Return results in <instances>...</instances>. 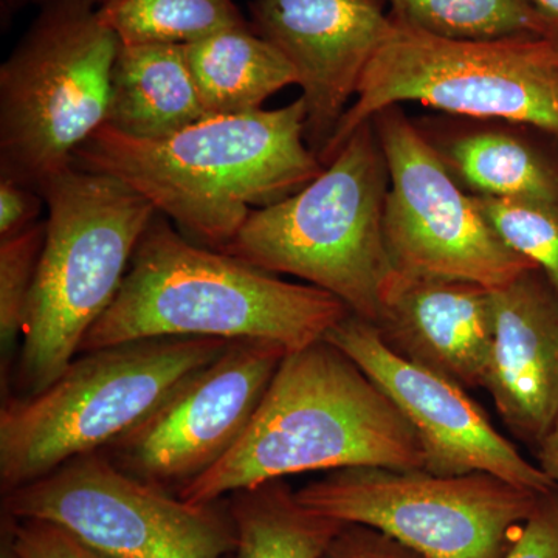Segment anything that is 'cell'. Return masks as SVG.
Returning a JSON list of instances; mask_svg holds the SVG:
<instances>
[{
	"instance_id": "obj_1",
	"label": "cell",
	"mask_w": 558,
	"mask_h": 558,
	"mask_svg": "<svg viewBox=\"0 0 558 558\" xmlns=\"http://www.w3.org/2000/svg\"><path fill=\"white\" fill-rule=\"evenodd\" d=\"M304 102L208 117L165 138L130 137L102 124L75 167L121 180L175 222L191 241L222 250L253 209L317 179L325 165L304 138Z\"/></svg>"
},
{
	"instance_id": "obj_2",
	"label": "cell",
	"mask_w": 558,
	"mask_h": 558,
	"mask_svg": "<svg viewBox=\"0 0 558 558\" xmlns=\"http://www.w3.org/2000/svg\"><path fill=\"white\" fill-rule=\"evenodd\" d=\"M349 314L347 304L325 290L194 244L157 213L116 300L92 326L80 354L161 337L264 340L293 352L325 339Z\"/></svg>"
},
{
	"instance_id": "obj_3",
	"label": "cell",
	"mask_w": 558,
	"mask_h": 558,
	"mask_svg": "<svg viewBox=\"0 0 558 558\" xmlns=\"http://www.w3.org/2000/svg\"><path fill=\"white\" fill-rule=\"evenodd\" d=\"M349 468L424 469V451L387 392L323 339L282 359L240 442L178 497L211 505L267 481Z\"/></svg>"
},
{
	"instance_id": "obj_4",
	"label": "cell",
	"mask_w": 558,
	"mask_h": 558,
	"mask_svg": "<svg viewBox=\"0 0 558 558\" xmlns=\"http://www.w3.org/2000/svg\"><path fill=\"white\" fill-rule=\"evenodd\" d=\"M46 242L7 396L36 395L80 354L109 310L157 209L121 180L70 168L39 191Z\"/></svg>"
},
{
	"instance_id": "obj_5",
	"label": "cell",
	"mask_w": 558,
	"mask_h": 558,
	"mask_svg": "<svg viewBox=\"0 0 558 558\" xmlns=\"http://www.w3.org/2000/svg\"><path fill=\"white\" fill-rule=\"evenodd\" d=\"M389 171L373 120L359 126L317 179L253 209L219 250L325 290L373 323L392 266L384 238Z\"/></svg>"
},
{
	"instance_id": "obj_6",
	"label": "cell",
	"mask_w": 558,
	"mask_h": 558,
	"mask_svg": "<svg viewBox=\"0 0 558 558\" xmlns=\"http://www.w3.org/2000/svg\"><path fill=\"white\" fill-rule=\"evenodd\" d=\"M230 341L161 337L81 352L36 395L0 410V488L10 494L70 459L105 450Z\"/></svg>"
},
{
	"instance_id": "obj_7",
	"label": "cell",
	"mask_w": 558,
	"mask_h": 558,
	"mask_svg": "<svg viewBox=\"0 0 558 558\" xmlns=\"http://www.w3.org/2000/svg\"><path fill=\"white\" fill-rule=\"evenodd\" d=\"M94 3L44 2L0 68V178L39 193L108 121L121 40Z\"/></svg>"
},
{
	"instance_id": "obj_8",
	"label": "cell",
	"mask_w": 558,
	"mask_h": 558,
	"mask_svg": "<svg viewBox=\"0 0 558 558\" xmlns=\"http://www.w3.org/2000/svg\"><path fill=\"white\" fill-rule=\"evenodd\" d=\"M391 20L354 102L319 156L325 167L359 126L402 102L449 116L521 121L558 137V49L553 39H447Z\"/></svg>"
},
{
	"instance_id": "obj_9",
	"label": "cell",
	"mask_w": 558,
	"mask_h": 558,
	"mask_svg": "<svg viewBox=\"0 0 558 558\" xmlns=\"http://www.w3.org/2000/svg\"><path fill=\"white\" fill-rule=\"evenodd\" d=\"M539 495L490 473L389 468L333 470L296 490L306 508L377 529L427 558H505Z\"/></svg>"
},
{
	"instance_id": "obj_10",
	"label": "cell",
	"mask_w": 558,
	"mask_h": 558,
	"mask_svg": "<svg viewBox=\"0 0 558 558\" xmlns=\"http://www.w3.org/2000/svg\"><path fill=\"white\" fill-rule=\"evenodd\" d=\"M2 510L58 524L117 558H226L236 545L226 498L190 505L121 472L101 451L2 495Z\"/></svg>"
},
{
	"instance_id": "obj_11",
	"label": "cell",
	"mask_w": 558,
	"mask_h": 558,
	"mask_svg": "<svg viewBox=\"0 0 558 558\" xmlns=\"http://www.w3.org/2000/svg\"><path fill=\"white\" fill-rule=\"evenodd\" d=\"M389 171L384 213L392 270L505 288L535 266L509 247L400 106L373 119Z\"/></svg>"
},
{
	"instance_id": "obj_12",
	"label": "cell",
	"mask_w": 558,
	"mask_h": 558,
	"mask_svg": "<svg viewBox=\"0 0 558 558\" xmlns=\"http://www.w3.org/2000/svg\"><path fill=\"white\" fill-rule=\"evenodd\" d=\"M288 354L271 341H230L101 453L132 478L179 495L240 442Z\"/></svg>"
},
{
	"instance_id": "obj_13",
	"label": "cell",
	"mask_w": 558,
	"mask_h": 558,
	"mask_svg": "<svg viewBox=\"0 0 558 558\" xmlns=\"http://www.w3.org/2000/svg\"><path fill=\"white\" fill-rule=\"evenodd\" d=\"M376 381L416 432L424 470L453 476L483 472L548 494L553 480L492 425L468 389L400 357L368 319L349 314L325 337Z\"/></svg>"
},
{
	"instance_id": "obj_14",
	"label": "cell",
	"mask_w": 558,
	"mask_h": 558,
	"mask_svg": "<svg viewBox=\"0 0 558 558\" xmlns=\"http://www.w3.org/2000/svg\"><path fill=\"white\" fill-rule=\"evenodd\" d=\"M384 0H252L253 31L295 70L306 110L304 138L318 157L391 31Z\"/></svg>"
},
{
	"instance_id": "obj_15",
	"label": "cell",
	"mask_w": 558,
	"mask_h": 558,
	"mask_svg": "<svg viewBox=\"0 0 558 558\" xmlns=\"http://www.w3.org/2000/svg\"><path fill=\"white\" fill-rule=\"evenodd\" d=\"M373 325L400 357L465 389L483 388L495 337L492 290L392 270Z\"/></svg>"
},
{
	"instance_id": "obj_16",
	"label": "cell",
	"mask_w": 558,
	"mask_h": 558,
	"mask_svg": "<svg viewBox=\"0 0 558 558\" xmlns=\"http://www.w3.org/2000/svg\"><path fill=\"white\" fill-rule=\"evenodd\" d=\"M495 337L483 388L513 436L537 449L558 414V292L538 267L492 290Z\"/></svg>"
},
{
	"instance_id": "obj_17",
	"label": "cell",
	"mask_w": 558,
	"mask_h": 558,
	"mask_svg": "<svg viewBox=\"0 0 558 558\" xmlns=\"http://www.w3.org/2000/svg\"><path fill=\"white\" fill-rule=\"evenodd\" d=\"M413 121L469 194L558 202L556 134L521 121L449 113Z\"/></svg>"
},
{
	"instance_id": "obj_18",
	"label": "cell",
	"mask_w": 558,
	"mask_h": 558,
	"mask_svg": "<svg viewBox=\"0 0 558 558\" xmlns=\"http://www.w3.org/2000/svg\"><path fill=\"white\" fill-rule=\"evenodd\" d=\"M208 119L185 47L121 44L110 80L106 124L134 138H165Z\"/></svg>"
},
{
	"instance_id": "obj_19",
	"label": "cell",
	"mask_w": 558,
	"mask_h": 558,
	"mask_svg": "<svg viewBox=\"0 0 558 558\" xmlns=\"http://www.w3.org/2000/svg\"><path fill=\"white\" fill-rule=\"evenodd\" d=\"M183 47L208 117L255 112L271 95L296 84L281 51L250 24Z\"/></svg>"
},
{
	"instance_id": "obj_20",
	"label": "cell",
	"mask_w": 558,
	"mask_h": 558,
	"mask_svg": "<svg viewBox=\"0 0 558 558\" xmlns=\"http://www.w3.org/2000/svg\"><path fill=\"white\" fill-rule=\"evenodd\" d=\"M236 545L226 558H319L343 523L315 512L284 480L229 495Z\"/></svg>"
},
{
	"instance_id": "obj_21",
	"label": "cell",
	"mask_w": 558,
	"mask_h": 558,
	"mask_svg": "<svg viewBox=\"0 0 558 558\" xmlns=\"http://www.w3.org/2000/svg\"><path fill=\"white\" fill-rule=\"evenodd\" d=\"M97 13L121 44L189 46L248 25L233 0H105Z\"/></svg>"
},
{
	"instance_id": "obj_22",
	"label": "cell",
	"mask_w": 558,
	"mask_h": 558,
	"mask_svg": "<svg viewBox=\"0 0 558 558\" xmlns=\"http://www.w3.org/2000/svg\"><path fill=\"white\" fill-rule=\"evenodd\" d=\"M389 14L429 35L488 40L517 36L550 38L558 27L527 0H384Z\"/></svg>"
},
{
	"instance_id": "obj_23",
	"label": "cell",
	"mask_w": 558,
	"mask_h": 558,
	"mask_svg": "<svg viewBox=\"0 0 558 558\" xmlns=\"http://www.w3.org/2000/svg\"><path fill=\"white\" fill-rule=\"evenodd\" d=\"M46 233L47 222L39 220L31 229L0 240V351L7 385L21 347Z\"/></svg>"
},
{
	"instance_id": "obj_24",
	"label": "cell",
	"mask_w": 558,
	"mask_h": 558,
	"mask_svg": "<svg viewBox=\"0 0 558 558\" xmlns=\"http://www.w3.org/2000/svg\"><path fill=\"white\" fill-rule=\"evenodd\" d=\"M473 197L506 244L542 269L558 292V202Z\"/></svg>"
},
{
	"instance_id": "obj_25",
	"label": "cell",
	"mask_w": 558,
	"mask_h": 558,
	"mask_svg": "<svg viewBox=\"0 0 558 558\" xmlns=\"http://www.w3.org/2000/svg\"><path fill=\"white\" fill-rule=\"evenodd\" d=\"M7 558H117L92 548L69 531L32 519H13L3 513Z\"/></svg>"
},
{
	"instance_id": "obj_26",
	"label": "cell",
	"mask_w": 558,
	"mask_h": 558,
	"mask_svg": "<svg viewBox=\"0 0 558 558\" xmlns=\"http://www.w3.org/2000/svg\"><path fill=\"white\" fill-rule=\"evenodd\" d=\"M319 558H427L377 529L343 523Z\"/></svg>"
},
{
	"instance_id": "obj_27",
	"label": "cell",
	"mask_w": 558,
	"mask_h": 558,
	"mask_svg": "<svg viewBox=\"0 0 558 558\" xmlns=\"http://www.w3.org/2000/svg\"><path fill=\"white\" fill-rule=\"evenodd\" d=\"M505 558H558V487L539 495L534 512Z\"/></svg>"
},
{
	"instance_id": "obj_28",
	"label": "cell",
	"mask_w": 558,
	"mask_h": 558,
	"mask_svg": "<svg viewBox=\"0 0 558 558\" xmlns=\"http://www.w3.org/2000/svg\"><path fill=\"white\" fill-rule=\"evenodd\" d=\"M43 194L14 180L0 178V240L20 234L38 223Z\"/></svg>"
},
{
	"instance_id": "obj_29",
	"label": "cell",
	"mask_w": 558,
	"mask_h": 558,
	"mask_svg": "<svg viewBox=\"0 0 558 558\" xmlns=\"http://www.w3.org/2000/svg\"><path fill=\"white\" fill-rule=\"evenodd\" d=\"M538 468L553 480L558 487V414L550 425L549 432L538 444L537 449Z\"/></svg>"
},
{
	"instance_id": "obj_30",
	"label": "cell",
	"mask_w": 558,
	"mask_h": 558,
	"mask_svg": "<svg viewBox=\"0 0 558 558\" xmlns=\"http://www.w3.org/2000/svg\"><path fill=\"white\" fill-rule=\"evenodd\" d=\"M538 13L558 27V0H527Z\"/></svg>"
},
{
	"instance_id": "obj_31",
	"label": "cell",
	"mask_w": 558,
	"mask_h": 558,
	"mask_svg": "<svg viewBox=\"0 0 558 558\" xmlns=\"http://www.w3.org/2000/svg\"><path fill=\"white\" fill-rule=\"evenodd\" d=\"M22 3H24V0H2L3 14L13 13V10H16Z\"/></svg>"
},
{
	"instance_id": "obj_32",
	"label": "cell",
	"mask_w": 558,
	"mask_h": 558,
	"mask_svg": "<svg viewBox=\"0 0 558 558\" xmlns=\"http://www.w3.org/2000/svg\"><path fill=\"white\" fill-rule=\"evenodd\" d=\"M550 39L554 40V44H556L557 49H558V31L556 33H554L553 36H550Z\"/></svg>"
},
{
	"instance_id": "obj_33",
	"label": "cell",
	"mask_w": 558,
	"mask_h": 558,
	"mask_svg": "<svg viewBox=\"0 0 558 558\" xmlns=\"http://www.w3.org/2000/svg\"><path fill=\"white\" fill-rule=\"evenodd\" d=\"M39 2H49V0H39ZM92 2H105V0H92Z\"/></svg>"
}]
</instances>
